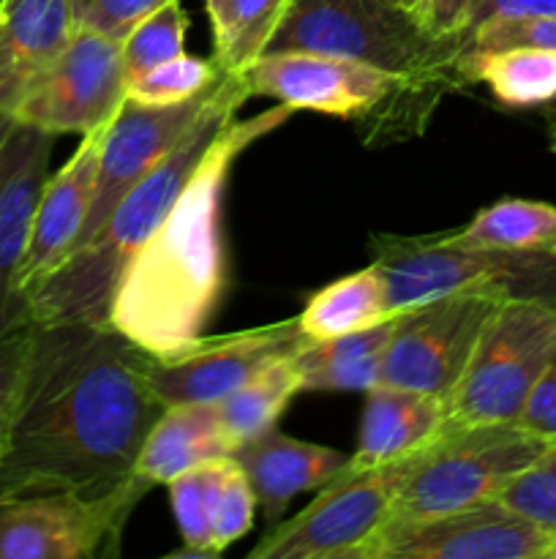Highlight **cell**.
Returning <instances> with one entry per match:
<instances>
[{
    "instance_id": "cell-1",
    "label": "cell",
    "mask_w": 556,
    "mask_h": 559,
    "mask_svg": "<svg viewBox=\"0 0 556 559\" xmlns=\"http://www.w3.org/2000/svg\"><path fill=\"white\" fill-rule=\"evenodd\" d=\"M150 364L153 355L112 325L33 322L0 497L58 489L101 497L123 486L164 413Z\"/></svg>"
},
{
    "instance_id": "cell-2",
    "label": "cell",
    "mask_w": 556,
    "mask_h": 559,
    "mask_svg": "<svg viewBox=\"0 0 556 559\" xmlns=\"http://www.w3.org/2000/svg\"><path fill=\"white\" fill-rule=\"evenodd\" d=\"M292 112L276 102L254 118L229 120L125 267L109 325L153 358H167L205 336L227 289L223 194L229 175L254 142L281 129Z\"/></svg>"
},
{
    "instance_id": "cell-3",
    "label": "cell",
    "mask_w": 556,
    "mask_h": 559,
    "mask_svg": "<svg viewBox=\"0 0 556 559\" xmlns=\"http://www.w3.org/2000/svg\"><path fill=\"white\" fill-rule=\"evenodd\" d=\"M249 87L240 74H223L207 93L191 129L172 145V151L114 205L107 222L87 243H82L63 265L55 267L27 298L33 322H93L109 325L114 289L125 267L145 240L156 233L185 180L202 162L218 131L238 118L249 102Z\"/></svg>"
},
{
    "instance_id": "cell-4",
    "label": "cell",
    "mask_w": 556,
    "mask_h": 559,
    "mask_svg": "<svg viewBox=\"0 0 556 559\" xmlns=\"http://www.w3.org/2000/svg\"><path fill=\"white\" fill-rule=\"evenodd\" d=\"M267 52L360 60L434 93L458 87V41L434 38L390 0H294Z\"/></svg>"
},
{
    "instance_id": "cell-5",
    "label": "cell",
    "mask_w": 556,
    "mask_h": 559,
    "mask_svg": "<svg viewBox=\"0 0 556 559\" xmlns=\"http://www.w3.org/2000/svg\"><path fill=\"white\" fill-rule=\"evenodd\" d=\"M240 76L249 96L371 126V142L418 134L442 96L376 66L316 52H265Z\"/></svg>"
},
{
    "instance_id": "cell-6",
    "label": "cell",
    "mask_w": 556,
    "mask_h": 559,
    "mask_svg": "<svg viewBox=\"0 0 556 559\" xmlns=\"http://www.w3.org/2000/svg\"><path fill=\"white\" fill-rule=\"evenodd\" d=\"M554 360L556 304L540 295L501 298L480 331L456 391L447 396V429L516 424Z\"/></svg>"
},
{
    "instance_id": "cell-7",
    "label": "cell",
    "mask_w": 556,
    "mask_h": 559,
    "mask_svg": "<svg viewBox=\"0 0 556 559\" xmlns=\"http://www.w3.org/2000/svg\"><path fill=\"white\" fill-rule=\"evenodd\" d=\"M371 249L396 314L420 309L447 295H532L527 293L529 284L543 282L556 267V257L467 249L447 243L445 233H382L371 238Z\"/></svg>"
},
{
    "instance_id": "cell-8",
    "label": "cell",
    "mask_w": 556,
    "mask_h": 559,
    "mask_svg": "<svg viewBox=\"0 0 556 559\" xmlns=\"http://www.w3.org/2000/svg\"><path fill=\"white\" fill-rule=\"evenodd\" d=\"M548 445L516 424L450 431L418 459L385 522L439 516L496 500Z\"/></svg>"
},
{
    "instance_id": "cell-9",
    "label": "cell",
    "mask_w": 556,
    "mask_h": 559,
    "mask_svg": "<svg viewBox=\"0 0 556 559\" xmlns=\"http://www.w3.org/2000/svg\"><path fill=\"white\" fill-rule=\"evenodd\" d=\"M150 489L131 475L101 497L65 489L0 497V559L114 557L131 513Z\"/></svg>"
},
{
    "instance_id": "cell-10",
    "label": "cell",
    "mask_w": 556,
    "mask_h": 559,
    "mask_svg": "<svg viewBox=\"0 0 556 559\" xmlns=\"http://www.w3.org/2000/svg\"><path fill=\"white\" fill-rule=\"evenodd\" d=\"M420 456L382 467L343 464L341 473L322 486L309 508H303L298 516L273 524L270 533L249 551V557L358 559L365 540L385 524L392 500L407 484Z\"/></svg>"
},
{
    "instance_id": "cell-11",
    "label": "cell",
    "mask_w": 556,
    "mask_h": 559,
    "mask_svg": "<svg viewBox=\"0 0 556 559\" xmlns=\"http://www.w3.org/2000/svg\"><path fill=\"white\" fill-rule=\"evenodd\" d=\"M125 82L123 41L76 27L63 52L25 93L14 120L55 136L93 134L120 112Z\"/></svg>"
},
{
    "instance_id": "cell-12",
    "label": "cell",
    "mask_w": 556,
    "mask_h": 559,
    "mask_svg": "<svg viewBox=\"0 0 556 559\" xmlns=\"http://www.w3.org/2000/svg\"><path fill=\"white\" fill-rule=\"evenodd\" d=\"M556 535L505 502L385 522L358 559H548Z\"/></svg>"
},
{
    "instance_id": "cell-13",
    "label": "cell",
    "mask_w": 556,
    "mask_h": 559,
    "mask_svg": "<svg viewBox=\"0 0 556 559\" xmlns=\"http://www.w3.org/2000/svg\"><path fill=\"white\" fill-rule=\"evenodd\" d=\"M499 293L447 295L401 314L382 364V385L445 399L456 391Z\"/></svg>"
},
{
    "instance_id": "cell-14",
    "label": "cell",
    "mask_w": 556,
    "mask_h": 559,
    "mask_svg": "<svg viewBox=\"0 0 556 559\" xmlns=\"http://www.w3.org/2000/svg\"><path fill=\"white\" fill-rule=\"evenodd\" d=\"M309 344L298 317L249 331L202 336L167 358H153L150 385L164 407L218 404L276 360L294 358Z\"/></svg>"
},
{
    "instance_id": "cell-15",
    "label": "cell",
    "mask_w": 556,
    "mask_h": 559,
    "mask_svg": "<svg viewBox=\"0 0 556 559\" xmlns=\"http://www.w3.org/2000/svg\"><path fill=\"white\" fill-rule=\"evenodd\" d=\"M52 147L55 134L16 120L0 145V336L33 322L22 265Z\"/></svg>"
},
{
    "instance_id": "cell-16",
    "label": "cell",
    "mask_w": 556,
    "mask_h": 559,
    "mask_svg": "<svg viewBox=\"0 0 556 559\" xmlns=\"http://www.w3.org/2000/svg\"><path fill=\"white\" fill-rule=\"evenodd\" d=\"M210 93V91H207ZM205 96L191 98L183 104H169V107H147L125 98L120 112L107 126L101 140V156H98L96 191H93V205L85 218L80 240L82 243L93 238L107 222L120 200L172 151L174 142L191 129L194 118L200 115ZM71 251V254H74ZM69 254V257H71Z\"/></svg>"
},
{
    "instance_id": "cell-17",
    "label": "cell",
    "mask_w": 556,
    "mask_h": 559,
    "mask_svg": "<svg viewBox=\"0 0 556 559\" xmlns=\"http://www.w3.org/2000/svg\"><path fill=\"white\" fill-rule=\"evenodd\" d=\"M104 131L107 129L82 136L69 162L58 173L49 175L47 183H44L36 216H33L25 265H22V289H25V295H31L55 267L63 265L71 251H74L76 240H80V233L93 205V191H96Z\"/></svg>"
},
{
    "instance_id": "cell-18",
    "label": "cell",
    "mask_w": 556,
    "mask_h": 559,
    "mask_svg": "<svg viewBox=\"0 0 556 559\" xmlns=\"http://www.w3.org/2000/svg\"><path fill=\"white\" fill-rule=\"evenodd\" d=\"M445 435L447 402L431 393L376 385L365 393L360 431L349 467H382L420 456Z\"/></svg>"
},
{
    "instance_id": "cell-19",
    "label": "cell",
    "mask_w": 556,
    "mask_h": 559,
    "mask_svg": "<svg viewBox=\"0 0 556 559\" xmlns=\"http://www.w3.org/2000/svg\"><path fill=\"white\" fill-rule=\"evenodd\" d=\"M74 31L71 0H0V112L14 118Z\"/></svg>"
},
{
    "instance_id": "cell-20",
    "label": "cell",
    "mask_w": 556,
    "mask_h": 559,
    "mask_svg": "<svg viewBox=\"0 0 556 559\" xmlns=\"http://www.w3.org/2000/svg\"><path fill=\"white\" fill-rule=\"evenodd\" d=\"M240 467L251 480L256 506L267 524L281 522L287 506L303 491H319L343 469L349 456L316 442L294 440L270 429L234 451Z\"/></svg>"
},
{
    "instance_id": "cell-21",
    "label": "cell",
    "mask_w": 556,
    "mask_h": 559,
    "mask_svg": "<svg viewBox=\"0 0 556 559\" xmlns=\"http://www.w3.org/2000/svg\"><path fill=\"white\" fill-rule=\"evenodd\" d=\"M238 442L223 426L216 404H172L142 445L134 475L153 486H167L178 475L216 459L234 456Z\"/></svg>"
},
{
    "instance_id": "cell-22",
    "label": "cell",
    "mask_w": 556,
    "mask_h": 559,
    "mask_svg": "<svg viewBox=\"0 0 556 559\" xmlns=\"http://www.w3.org/2000/svg\"><path fill=\"white\" fill-rule=\"evenodd\" d=\"M456 76L458 85H485L496 104L507 109L556 104L554 49H469V52H458Z\"/></svg>"
},
{
    "instance_id": "cell-23",
    "label": "cell",
    "mask_w": 556,
    "mask_h": 559,
    "mask_svg": "<svg viewBox=\"0 0 556 559\" xmlns=\"http://www.w3.org/2000/svg\"><path fill=\"white\" fill-rule=\"evenodd\" d=\"M392 317L398 314L387 298V284L379 267L371 262L363 271L349 273L311 295L298 320L309 342H322L365 331Z\"/></svg>"
},
{
    "instance_id": "cell-24",
    "label": "cell",
    "mask_w": 556,
    "mask_h": 559,
    "mask_svg": "<svg viewBox=\"0 0 556 559\" xmlns=\"http://www.w3.org/2000/svg\"><path fill=\"white\" fill-rule=\"evenodd\" d=\"M445 238L467 249L556 257V205L507 197L483 207L467 227L445 233Z\"/></svg>"
},
{
    "instance_id": "cell-25",
    "label": "cell",
    "mask_w": 556,
    "mask_h": 559,
    "mask_svg": "<svg viewBox=\"0 0 556 559\" xmlns=\"http://www.w3.org/2000/svg\"><path fill=\"white\" fill-rule=\"evenodd\" d=\"M294 0H218L207 9L213 60L223 74H243L270 47Z\"/></svg>"
},
{
    "instance_id": "cell-26",
    "label": "cell",
    "mask_w": 556,
    "mask_h": 559,
    "mask_svg": "<svg viewBox=\"0 0 556 559\" xmlns=\"http://www.w3.org/2000/svg\"><path fill=\"white\" fill-rule=\"evenodd\" d=\"M298 393H303L298 364H294V358H283L256 371L249 382H243L238 391L229 393L216 407L223 426L240 448L243 442L256 440V437L276 429V424Z\"/></svg>"
},
{
    "instance_id": "cell-27",
    "label": "cell",
    "mask_w": 556,
    "mask_h": 559,
    "mask_svg": "<svg viewBox=\"0 0 556 559\" xmlns=\"http://www.w3.org/2000/svg\"><path fill=\"white\" fill-rule=\"evenodd\" d=\"M207 495H210V544L216 557H221L229 546L251 533L259 506L249 475L234 456L216 459L210 464Z\"/></svg>"
},
{
    "instance_id": "cell-28",
    "label": "cell",
    "mask_w": 556,
    "mask_h": 559,
    "mask_svg": "<svg viewBox=\"0 0 556 559\" xmlns=\"http://www.w3.org/2000/svg\"><path fill=\"white\" fill-rule=\"evenodd\" d=\"M221 76L223 71L213 58L183 52L125 82V98L147 107H169L205 96Z\"/></svg>"
},
{
    "instance_id": "cell-29",
    "label": "cell",
    "mask_w": 556,
    "mask_h": 559,
    "mask_svg": "<svg viewBox=\"0 0 556 559\" xmlns=\"http://www.w3.org/2000/svg\"><path fill=\"white\" fill-rule=\"evenodd\" d=\"M185 33H189V14L180 0H169L161 9L140 22L123 38L125 80L156 69L158 63L178 58L185 52Z\"/></svg>"
},
{
    "instance_id": "cell-30",
    "label": "cell",
    "mask_w": 556,
    "mask_h": 559,
    "mask_svg": "<svg viewBox=\"0 0 556 559\" xmlns=\"http://www.w3.org/2000/svg\"><path fill=\"white\" fill-rule=\"evenodd\" d=\"M210 464L189 469L167 484L169 502H172L174 524L180 533V549L172 557H194V559H216L210 544Z\"/></svg>"
},
{
    "instance_id": "cell-31",
    "label": "cell",
    "mask_w": 556,
    "mask_h": 559,
    "mask_svg": "<svg viewBox=\"0 0 556 559\" xmlns=\"http://www.w3.org/2000/svg\"><path fill=\"white\" fill-rule=\"evenodd\" d=\"M496 500L556 535V442L518 473Z\"/></svg>"
},
{
    "instance_id": "cell-32",
    "label": "cell",
    "mask_w": 556,
    "mask_h": 559,
    "mask_svg": "<svg viewBox=\"0 0 556 559\" xmlns=\"http://www.w3.org/2000/svg\"><path fill=\"white\" fill-rule=\"evenodd\" d=\"M507 47H537L556 52V14L505 16L488 20L483 25L463 33L461 52L469 49H507Z\"/></svg>"
},
{
    "instance_id": "cell-33",
    "label": "cell",
    "mask_w": 556,
    "mask_h": 559,
    "mask_svg": "<svg viewBox=\"0 0 556 559\" xmlns=\"http://www.w3.org/2000/svg\"><path fill=\"white\" fill-rule=\"evenodd\" d=\"M33 322L0 336V459L9 448L11 429L20 413L22 388H25L27 360H31Z\"/></svg>"
},
{
    "instance_id": "cell-34",
    "label": "cell",
    "mask_w": 556,
    "mask_h": 559,
    "mask_svg": "<svg viewBox=\"0 0 556 559\" xmlns=\"http://www.w3.org/2000/svg\"><path fill=\"white\" fill-rule=\"evenodd\" d=\"M169 0H71L74 25L123 41L145 16Z\"/></svg>"
},
{
    "instance_id": "cell-35",
    "label": "cell",
    "mask_w": 556,
    "mask_h": 559,
    "mask_svg": "<svg viewBox=\"0 0 556 559\" xmlns=\"http://www.w3.org/2000/svg\"><path fill=\"white\" fill-rule=\"evenodd\" d=\"M516 426L543 440L556 442V360L529 393Z\"/></svg>"
},
{
    "instance_id": "cell-36",
    "label": "cell",
    "mask_w": 556,
    "mask_h": 559,
    "mask_svg": "<svg viewBox=\"0 0 556 559\" xmlns=\"http://www.w3.org/2000/svg\"><path fill=\"white\" fill-rule=\"evenodd\" d=\"M478 5L480 0H428L425 31L434 38L458 41V47H461V36L472 25V16L478 11Z\"/></svg>"
},
{
    "instance_id": "cell-37",
    "label": "cell",
    "mask_w": 556,
    "mask_h": 559,
    "mask_svg": "<svg viewBox=\"0 0 556 559\" xmlns=\"http://www.w3.org/2000/svg\"><path fill=\"white\" fill-rule=\"evenodd\" d=\"M532 14H556V0H480L469 31L478 25H483V22H488V20H505V16H532Z\"/></svg>"
},
{
    "instance_id": "cell-38",
    "label": "cell",
    "mask_w": 556,
    "mask_h": 559,
    "mask_svg": "<svg viewBox=\"0 0 556 559\" xmlns=\"http://www.w3.org/2000/svg\"><path fill=\"white\" fill-rule=\"evenodd\" d=\"M396 9H401L403 14L412 16L420 27H425V11H428V0H390Z\"/></svg>"
},
{
    "instance_id": "cell-39",
    "label": "cell",
    "mask_w": 556,
    "mask_h": 559,
    "mask_svg": "<svg viewBox=\"0 0 556 559\" xmlns=\"http://www.w3.org/2000/svg\"><path fill=\"white\" fill-rule=\"evenodd\" d=\"M11 126H14V118H11V115H5V112H0V145H3V140L9 136Z\"/></svg>"
},
{
    "instance_id": "cell-40",
    "label": "cell",
    "mask_w": 556,
    "mask_h": 559,
    "mask_svg": "<svg viewBox=\"0 0 556 559\" xmlns=\"http://www.w3.org/2000/svg\"><path fill=\"white\" fill-rule=\"evenodd\" d=\"M548 559H556V538H554V544H551V551H548Z\"/></svg>"
},
{
    "instance_id": "cell-41",
    "label": "cell",
    "mask_w": 556,
    "mask_h": 559,
    "mask_svg": "<svg viewBox=\"0 0 556 559\" xmlns=\"http://www.w3.org/2000/svg\"><path fill=\"white\" fill-rule=\"evenodd\" d=\"M216 3H218V0H205V11L213 9V5H216Z\"/></svg>"
}]
</instances>
